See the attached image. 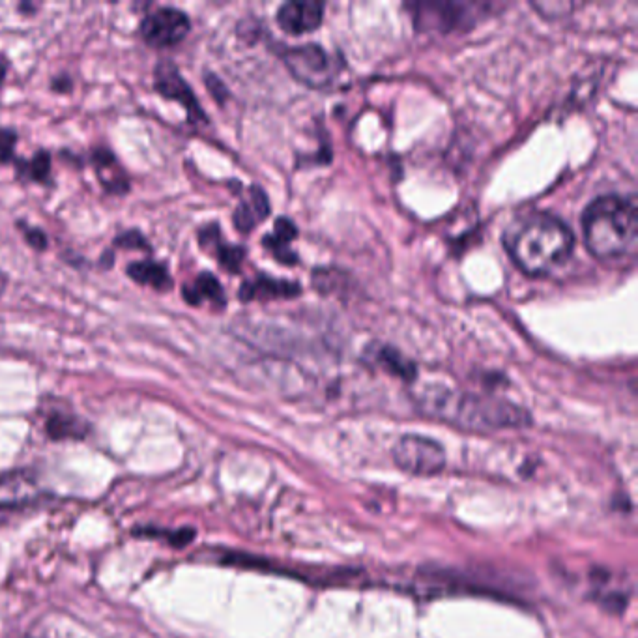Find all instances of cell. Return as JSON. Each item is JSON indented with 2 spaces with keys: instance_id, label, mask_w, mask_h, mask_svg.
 Returning a JSON list of instances; mask_svg holds the SVG:
<instances>
[{
  "instance_id": "cell-19",
  "label": "cell",
  "mask_w": 638,
  "mask_h": 638,
  "mask_svg": "<svg viewBox=\"0 0 638 638\" xmlns=\"http://www.w3.org/2000/svg\"><path fill=\"white\" fill-rule=\"evenodd\" d=\"M17 135L12 130H0V161H10L14 158V146Z\"/></svg>"
},
{
  "instance_id": "cell-7",
  "label": "cell",
  "mask_w": 638,
  "mask_h": 638,
  "mask_svg": "<svg viewBox=\"0 0 638 638\" xmlns=\"http://www.w3.org/2000/svg\"><path fill=\"white\" fill-rule=\"evenodd\" d=\"M154 85L163 98L184 105L189 122H206V115L199 105V100L191 92V87L184 81V77L180 75L174 62L161 60L160 64L156 66Z\"/></svg>"
},
{
  "instance_id": "cell-6",
  "label": "cell",
  "mask_w": 638,
  "mask_h": 638,
  "mask_svg": "<svg viewBox=\"0 0 638 638\" xmlns=\"http://www.w3.org/2000/svg\"><path fill=\"white\" fill-rule=\"evenodd\" d=\"M191 23L188 15L176 8H160L146 15L141 23V36L150 47H173L188 36Z\"/></svg>"
},
{
  "instance_id": "cell-18",
  "label": "cell",
  "mask_w": 638,
  "mask_h": 638,
  "mask_svg": "<svg viewBox=\"0 0 638 638\" xmlns=\"http://www.w3.org/2000/svg\"><path fill=\"white\" fill-rule=\"evenodd\" d=\"M47 431L57 438L64 436H79V420L68 416H53L47 423Z\"/></svg>"
},
{
  "instance_id": "cell-24",
  "label": "cell",
  "mask_w": 638,
  "mask_h": 638,
  "mask_svg": "<svg viewBox=\"0 0 638 638\" xmlns=\"http://www.w3.org/2000/svg\"><path fill=\"white\" fill-rule=\"evenodd\" d=\"M6 283H8V279L0 272V296H2V292L6 289Z\"/></svg>"
},
{
  "instance_id": "cell-23",
  "label": "cell",
  "mask_w": 638,
  "mask_h": 638,
  "mask_svg": "<svg viewBox=\"0 0 638 638\" xmlns=\"http://www.w3.org/2000/svg\"><path fill=\"white\" fill-rule=\"evenodd\" d=\"M4 73H6V62H4V58L0 57V83L4 81Z\"/></svg>"
},
{
  "instance_id": "cell-11",
  "label": "cell",
  "mask_w": 638,
  "mask_h": 638,
  "mask_svg": "<svg viewBox=\"0 0 638 638\" xmlns=\"http://www.w3.org/2000/svg\"><path fill=\"white\" fill-rule=\"evenodd\" d=\"M300 292L298 283H290V281H277L272 277H257L255 281H246L240 289V298L244 302L255 300V298H277V296H294Z\"/></svg>"
},
{
  "instance_id": "cell-12",
  "label": "cell",
  "mask_w": 638,
  "mask_h": 638,
  "mask_svg": "<svg viewBox=\"0 0 638 638\" xmlns=\"http://www.w3.org/2000/svg\"><path fill=\"white\" fill-rule=\"evenodd\" d=\"M186 302L191 305H201L203 302H212L218 307L225 305V292L221 289L218 279L208 272H204L201 276L197 277L191 285L184 287L182 290Z\"/></svg>"
},
{
  "instance_id": "cell-17",
  "label": "cell",
  "mask_w": 638,
  "mask_h": 638,
  "mask_svg": "<svg viewBox=\"0 0 638 638\" xmlns=\"http://www.w3.org/2000/svg\"><path fill=\"white\" fill-rule=\"evenodd\" d=\"M19 176L45 184L51 173V158L47 152H38L30 161H19Z\"/></svg>"
},
{
  "instance_id": "cell-1",
  "label": "cell",
  "mask_w": 638,
  "mask_h": 638,
  "mask_svg": "<svg viewBox=\"0 0 638 638\" xmlns=\"http://www.w3.org/2000/svg\"><path fill=\"white\" fill-rule=\"evenodd\" d=\"M504 246L526 274L545 276L564 266L575 247V236L549 212H530L509 223Z\"/></svg>"
},
{
  "instance_id": "cell-21",
  "label": "cell",
  "mask_w": 638,
  "mask_h": 638,
  "mask_svg": "<svg viewBox=\"0 0 638 638\" xmlns=\"http://www.w3.org/2000/svg\"><path fill=\"white\" fill-rule=\"evenodd\" d=\"M27 240L34 249H45L47 247V236L40 229H30L27 231Z\"/></svg>"
},
{
  "instance_id": "cell-14",
  "label": "cell",
  "mask_w": 638,
  "mask_h": 638,
  "mask_svg": "<svg viewBox=\"0 0 638 638\" xmlns=\"http://www.w3.org/2000/svg\"><path fill=\"white\" fill-rule=\"evenodd\" d=\"M296 234H298V229L290 219H277L276 231L268 234L262 240V244L276 255L277 261L292 264V262H296V253H292L289 246L290 242L296 238Z\"/></svg>"
},
{
  "instance_id": "cell-5",
  "label": "cell",
  "mask_w": 638,
  "mask_h": 638,
  "mask_svg": "<svg viewBox=\"0 0 638 638\" xmlns=\"http://www.w3.org/2000/svg\"><path fill=\"white\" fill-rule=\"evenodd\" d=\"M393 459L408 474L431 476L444 468L446 453L438 442L427 436L406 435L395 444Z\"/></svg>"
},
{
  "instance_id": "cell-22",
  "label": "cell",
  "mask_w": 638,
  "mask_h": 638,
  "mask_svg": "<svg viewBox=\"0 0 638 638\" xmlns=\"http://www.w3.org/2000/svg\"><path fill=\"white\" fill-rule=\"evenodd\" d=\"M53 88L58 90V92H68V90L72 88V81H70L68 77H62L60 81H55V83H53Z\"/></svg>"
},
{
  "instance_id": "cell-16",
  "label": "cell",
  "mask_w": 638,
  "mask_h": 638,
  "mask_svg": "<svg viewBox=\"0 0 638 638\" xmlns=\"http://www.w3.org/2000/svg\"><path fill=\"white\" fill-rule=\"evenodd\" d=\"M201 246L203 247H216V257L221 262L223 268H227L229 272H238L240 270V264L244 261V255L246 251L242 247L236 246H223L219 244V231L216 225L208 227L201 231Z\"/></svg>"
},
{
  "instance_id": "cell-9",
  "label": "cell",
  "mask_w": 638,
  "mask_h": 638,
  "mask_svg": "<svg viewBox=\"0 0 638 638\" xmlns=\"http://www.w3.org/2000/svg\"><path fill=\"white\" fill-rule=\"evenodd\" d=\"M324 17V6L320 2H287L277 12L279 27L289 34H304L317 29Z\"/></svg>"
},
{
  "instance_id": "cell-15",
  "label": "cell",
  "mask_w": 638,
  "mask_h": 638,
  "mask_svg": "<svg viewBox=\"0 0 638 638\" xmlns=\"http://www.w3.org/2000/svg\"><path fill=\"white\" fill-rule=\"evenodd\" d=\"M36 494V485L23 474L0 476V506H15L29 502Z\"/></svg>"
},
{
  "instance_id": "cell-10",
  "label": "cell",
  "mask_w": 638,
  "mask_h": 638,
  "mask_svg": "<svg viewBox=\"0 0 638 638\" xmlns=\"http://www.w3.org/2000/svg\"><path fill=\"white\" fill-rule=\"evenodd\" d=\"M270 204L266 193L259 188H251L246 201H242L234 212V225L240 232L253 231L262 219L268 218Z\"/></svg>"
},
{
  "instance_id": "cell-13",
  "label": "cell",
  "mask_w": 638,
  "mask_h": 638,
  "mask_svg": "<svg viewBox=\"0 0 638 638\" xmlns=\"http://www.w3.org/2000/svg\"><path fill=\"white\" fill-rule=\"evenodd\" d=\"M128 276L141 285H148L152 289L165 290L173 289V277L169 276L167 268L154 261L131 262L128 266Z\"/></svg>"
},
{
  "instance_id": "cell-2",
  "label": "cell",
  "mask_w": 638,
  "mask_h": 638,
  "mask_svg": "<svg viewBox=\"0 0 638 638\" xmlns=\"http://www.w3.org/2000/svg\"><path fill=\"white\" fill-rule=\"evenodd\" d=\"M582 225L586 246L599 259L620 257L637 244V206L624 197L595 199L586 208Z\"/></svg>"
},
{
  "instance_id": "cell-8",
  "label": "cell",
  "mask_w": 638,
  "mask_h": 638,
  "mask_svg": "<svg viewBox=\"0 0 638 638\" xmlns=\"http://www.w3.org/2000/svg\"><path fill=\"white\" fill-rule=\"evenodd\" d=\"M481 6V4H479ZM478 4H470V2H435V4H416L412 6V10L416 12V21L418 25H436L438 29L448 30L457 29V27H470L472 23H476V8Z\"/></svg>"
},
{
  "instance_id": "cell-3",
  "label": "cell",
  "mask_w": 638,
  "mask_h": 638,
  "mask_svg": "<svg viewBox=\"0 0 638 638\" xmlns=\"http://www.w3.org/2000/svg\"><path fill=\"white\" fill-rule=\"evenodd\" d=\"M421 405L429 414L440 416L444 420L459 423L472 429H498V427H519L528 421L521 408L496 401L489 397L464 395L450 390H427L421 397Z\"/></svg>"
},
{
  "instance_id": "cell-20",
  "label": "cell",
  "mask_w": 638,
  "mask_h": 638,
  "mask_svg": "<svg viewBox=\"0 0 638 638\" xmlns=\"http://www.w3.org/2000/svg\"><path fill=\"white\" fill-rule=\"evenodd\" d=\"M118 247H139V249H150L143 238V234L137 231L124 232L115 240Z\"/></svg>"
},
{
  "instance_id": "cell-4",
  "label": "cell",
  "mask_w": 638,
  "mask_h": 638,
  "mask_svg": "<svg viewBox=\"0 0 638 638\" xmlns=\"http://www.w3.org/2000/svg\"><path fill=\"white\" fill-rule=\"evenodd\" d=\"M285 64L290 73L307 87L324 88L332 85L339 75V58L324 51L320 45L311 44L289 49Z\"/></svg>"
}]
</instances>
